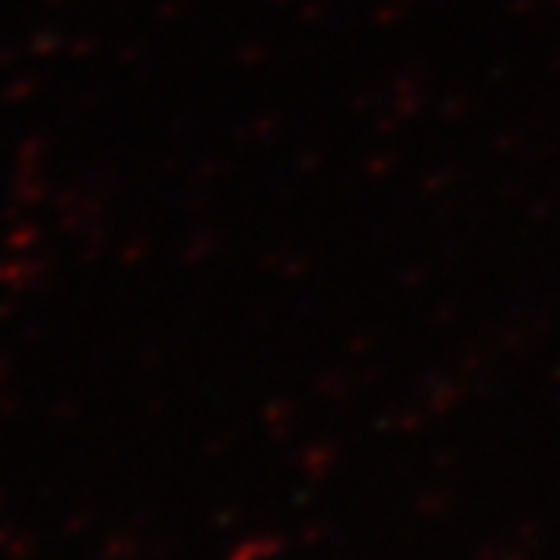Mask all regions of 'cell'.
Returning a JSON list of instances; mask_svg holds the SVG:
<instances>
[]
</instances>
